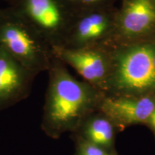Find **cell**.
Instances as JSON below:
<instances>
[{"instance_id": "3", "label": "cell", "mask_w": 155, "mask_h": 155, "mask_svg": "<svg viewBox=\"0 0 155 155\" xmlns=\"http://www.w3.org/2000/svg\"><path fill=\"white\" fill-rule=\"evenodd\" d=\"M72 0H9V6L48 43L61 47L77 16Z\"/></svg>"}, {"instance_id": "8", "label": "cell", "mask_w": 155, "mask_h": 155, "mask_svg": "<svg viewBox=\"0 0 155 155\" xmlns=\"http://www.w3.org/2000/svg\"><path fill=\"white\" fill-rule=\"evenodd\" d=\"M108 25L107 17L99 12L86 11L79 14L61 47L68 49L90 48L104 35Z\"/></svg>"}, {"instance_id": "4", "label": "cell", "mask_w": 155, "mask_h": 155, "mask_svg": "<svg viewBox=\"0 0 155 155\" xmlns=\"http://www.w3.org/2000/svg\"><path fill=\"white\" fill-rule=\"evenodd\" d=\"M155 50L150 45L134 48L120 58L116 86L125 96H147L155 91Z\"/></svg>"}, {"instance_id": "12", "label": "cell", "mask_w": 155, "mask_h": 155, "mask_svg": "<svg viewBox=\"0 0 155 155\" xmlns=\"http://www.w3.org/2000/svg\"><path fill=\"white\" fill-rule=\"evenodd\" d=\"M73 2L80 7H88L101 2L103 0H72Z\"/></svg>"}, {"instance_id": "14", "label": "cell", "mask_w": 155, "mask_h": 155, "mask_svg": "<svg viewBox=\"0 0 155 155\" xmlns=\"http://www.w3.org/2000/svg\"><path fill=\"white\" fill-rule=\"evenodd\" d=\"M152 1H153V2H155V0H152Z\"/></svg>"}, {"instance_id": "7", "label": "cell", "mask_w": 155, "mask_h": 155, "mask_svg": "<svg viewBox=\"0 0 155 155\" xmlns=\"http://www.w3.org/2000/svg\"><path fill=\"white\" fill-rule=\"evenodd\" d=\"M53 51L56 57L72 66L92 86L99 84L105 76L106 68L104 58L94 48L68 49L54 47Z\"/></svg>"}, {"instance_id": "1", "label": "cell", "mask_w": 155, "mask_h": 155, "mask_svg": "<svg viewBox=\"0 0 155 155\" xmlns=\"http://www.w3.org/2000/svg\"><path fill=\"white\" fill-rule=\"evenodd\" d=\"M48 72L41 129L58 139L64 133L74 132L87 116L98 111L104 97L93 86L75 79L54 53Z\"/></svg>"}, {"instance_id": "6", "label": "cell", "mask_w": 155, "mask_h": 155, "mask_svg": "<svg viewBox=\"0 0 155 155\" xmlns=\"http://www.w3.org/2000/svg\"><path fill=\"white\" fill-rule=\"evenodd\" d=\"M155 108V97L121 96L105 97L98 111L104 113L119 130L139 124H146Z\"/></svg>"}, {"instance_id": "10", "label": "cell", "mask_w": 155, "mask_h": 155, "mask_svg": "<svg viewBox=\"0 0 155 155\" xmlns=\"http://www.w3.org/2000/svg\"><path fill=\"white\" fill-rule=\"evenodd\" d=\"M126 34L139 35L155 24V4L152 0H127L121 17Z\"/></svg>"}, {"instance_id": "2", "label": "cell", "mask_w": 155, "mask_h": 155, "mask_svg": "<svg viewBox=\"0 0 155 155\" xmlns=\"http://www.w3.org/2000/svg\"><path fill=\"white\" fill-rule=\"evenodd\" d=\"M0 47L37 74L48 71L53 56L41 35L9 7L0 9Z\"/></svg>"}, {"instance_id": "5", "label": "cell", "mask_w": 155, "mask_h": 155, "mask_svg": "<svg viewBox=\"0 0 155 155\" xmlns=\"http://www.w3.org/2000/svg\"><path fill=\"white\" fill-rule=\"evenodd\" d=\"M38 75L0 47V111L28 98Z\"/></svg>"}, {"instance_id": "9", "label": "cell", "mask_w": 155, "mask_h": 155, "mask_svg": "<svg viewBox=\"0 0 155 155\" xmlns=\"http://www.w3.org/2000/svg\"><path fill=\"white\" fill-rule=\"evenodd\" d=\"M116 129L113 122L105 114L96 111L83 120L72 137L96 145L112 155H118Z\"/></svg>"}, {"instance_id": "15", "label": "cell", "mask_w": 155, "mask_h": 155, "mask_svg": "<svg viewBox=\"0 0 155 155\" xmlns=\"http://www.w3.org/2000/svg\"><path fill=\"white\" fill-rule=\"evenodd\" d=\"M154 63H155V57H154Z\"/></svg>"}, {"instance_id": "13", "label": "cell", "mask_w": 155, "mask_h": 155, "mask_svg": "<svg viewBox=\"0 0 155 155\" xmlns=\"http://www.w3.org/2000/svg\"><path fill=\"white\" fill-rule=\"evenodd\" d=\"M145 124H147L149 127H150V129L152 131V132L154 133L155 137V108L154 111L152 112V115L150 116V119L147 120V121L146 122Z\"/></svg>"}, {"instance_id": "11", "label": "cell", "mask_w": 155, "mask_h": 155, "mask_svg": "<svg viewBox=\"0 0 155 155\" xmlns=\"http://www.w3.org/2000/svg\"><path fill=\"white\" fill-rule=\"evenodd\" d=\"M75 152L73 155H112L100 147L83 141L78 138H73Z\"/></svg>"}]
</instances>
